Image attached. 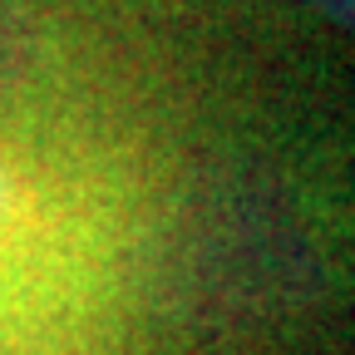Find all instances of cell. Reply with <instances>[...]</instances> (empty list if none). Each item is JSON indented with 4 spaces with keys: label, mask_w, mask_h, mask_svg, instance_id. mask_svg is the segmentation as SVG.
<instances>
[{
    "label": "cell",
    "mask_w": 355,
    "mask_h": 355,
    "mask_svg": "<svg viewBox=\"0 0 355 355\" xmlns=\"http://www.w3.org/2000/svg\"><path fill=\"white\" fill-rule=\"evenodd\" d=\"M331 6H336V0H331Z\"/></svg>",
    "instance_id": "obj_1"
}]
</instances>
